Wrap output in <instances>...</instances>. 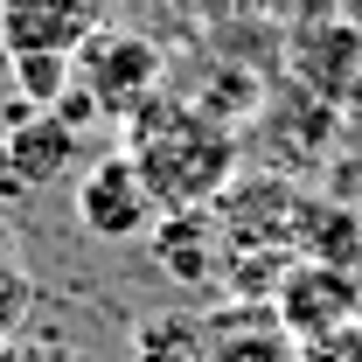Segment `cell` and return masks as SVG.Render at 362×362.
<instances>
[{
	"label": "cell",
	"mask_w": 362,
	"mask_h": 362,
	"mask_svg": "<svg viewBox=\"0 0 362 362\" xmlns=\"http://www.w3.org/2000/svg\"><path fill=\"white\" fill-rule=\"evenodd\" d=\"M119 139L139 160V175H146L160 209H209L244 168L237 126L223 112H209L202 98H175V90H153L119 126Z\"/></svg>",
	"instance_id": "6da1fadb"
},
{
	"label": "cell",
	"mask_w": 362,
	"mask_h": 362,
	"mask_svg": "<svg viewBox=\"0 0 362 362\" xmlns=\"http://www.w3.org/2000/svg\"><path fill=\"white\" fill-rule=\"evenodd\" d=\"M160 77H168V49L153 42L146 28H126V21H105V28L70 56V84L84 90L90 112L112 119V126H126L153 90H168Z\"/></svg>",
	"instance_id": "7a4b0ae2"
},
{
	"label": "cell",
	"mask_w": 362,
	"mask_h": 362,
	"mask_svg": "<svg viewBox=\"0 0 362 362\" xmlns=\"http://www.w3.org/2000/svg\"><path fill=\"white\" fill-rule=\"evenodd\" d=\"M70 209H77V230L90 244H146L153 223H160V202H153V188H146V175H139V160L126 146L98 153L77 175Z\"/></svg>",
	"instance_id": "3957f363"
},
{
	"label": "cell",
	"mask_w": 362,
	"mask_h": 362,
	"mask_svg": "<svg viewBox=\"0 0 362 362\" xmlns=\"http://www.w3.org/2000/svg\"><path fill=\"white\" fill-rule=\"evenodd\" d=\"M286 70L320 105H362V14L349 7H307L286 35Z\"/></svg>",
	"instance_id": "277c9868"
},
{
	"label": "cell",
	"mask_w": 362,
	"mask_h": 362,
	"mask_svg": "<svg viewBox=\"0 0 362 362\" xmlns=\"http://www.w3.org/2000/svg\"><path fill=\"white\" fill-rule=\"evenodd\" d=\"M265 314L293 334V341H320L334 327H349L362 314V272L356 265H327V258H293L272 279Z\"/></svg>",
	"instance_id": "5b68a950"
},
{
	"label": "cell",
	"mask_w": 362,
	"mask_h": 362,
	"mask_svg": "<svg viewBox=\"0 0 362 362\" xmlns=\"http://www.w3.org/2000/svg\"><path fill=\"white\" fill-rule=\"evenodd\" d=\"M84 168V126L63 105H28L7 133H0V181L7 188H56Z\"/></svg>",
	"instance_id": "8992f818"
},
{
	"label": "cell",
	"mask_w": 362,
	"mask_h": 362,
	"mask_svg": "<svg viewBox=\"0 0 362 362\" xmlns=\"http://www.w3.org/2000/svg\"><path fill=\"white\" fill-rule=\"evenodd\" d=\"M223 223L230 251H293V223H300V188L279 175H244L230 181L223 195L209 202Z\"/></svg>",
	"instance_id": "52a82bcc"
},
{
	"label": "cell",
	"mask_w": 362,
	"mask_h": 362,
	"mask_svg": "<svg viewBox=\"0 0 362 362\" xmlns=\"http://www.w3.org/2000/svg\"><path fill=\"white\" fill-rule=\"evenodd\" d=\"M112 21V0H0L7 56H77Z\"/></svg>",
	"instance_id": "ba28073f"
},
{
	"label": "cell",
	"mask_w": 362,
	"mask_h": 362,
	"mask_svg": "<svg viewBox=\"0 0 362 362\" xmlns=\"http://www.w3.org/2000/svg\"><path fill=\"white\" fill-rule=\"evenodd\" d=\"M146 251H153V265L168 272L175 286H188V293L216 286L230 272V237H223V223H216V209H160Z\"/></svg>",
	"instance_id": "9c48e42d"
},
{
	"label": "cell",
	"mask_w": 362,
	"mask_h": 362,
	"mask_svg": "<svg viewBox=\"0 0 362 362\" xmlns=\"http://www.w3.org/2000/svg\"><path fill=\"white\" fill-rule=\"evenodd\" d=\"M293 251L300 258H327V265H362V209L349 195H300V223H293Z\"/></svg>",
	"instance_id": "30bf717a"
},
{
	"label": "cell",
	"mask_w": 362,
	"mask_h": 362,
	"mask_svg": "<svg viewBox=\"0 0 362 362\" xmlns=\"http://www.w3.org/2000/svg\"><path fill=\"white\" fill-rule=\"evenodd\" d=\"M202 362H300V341L279 327V320H237V327H216L202 341Z\"/></svg>",
	"instance_id": "8fae6325"
},
{
	"label": "cell",
	"mask_w": 362,
	"mask_h": 362,
	"mask_svg": "<svg viewBox=\"0 0 362 362\" xmlns=\"http://www.w3.org/2000/svg\"><path fill=\"white\" fill-rule=\"evenodd\" d=\"M35 300H42V286H35V265H28V251H21L14 223H0V341H14V334L28 327Z\"/></svg>",
	"instance_id": "7c38bea8"
},
{
	"label": "cell",
	"mask_w": 362,
	"mask_h": 362,
	"mask_svg": "<svg viewBox=\"0 0 362 362\" xmlns=\"http://www.w3.org/2000/svg\"><path fill=\"white\" fill-rule=\"evenodd\" d=\"M202 327L181 314H153L133 327V362H202Z\"/></svg>",
	"instance_id": "4fadbf2b"
},
{
	"label": "cell",
	"mask_w": 362,
	"mask_h": 362,
	"mask_svg": "<svg viewBox=\"0 0 362 362\" xmlns=\"http://www.w3.org/2000/svg\"><path fill=\"white\" fill-rule=\"evenodd\" d=\"M300 362H362V320L320 334V341H300Z\"/></svg>",
	"instance_id": "5bb4252c"
},
{
	"label": "cell",
	"mask_w": 362,
	"mask_h": 362,
	"mask_svg": "<svg viewBox=\"0 0 362 362\" xmlns=\"http://www.w3.org/2000/svg\"><path fill=\"white\" fill-rule=\"evenodd\" d=\"M0 77H7V42H0Z\"/></svg>",
	"instance_id": "9a60e30c"
},
{
	"label": "cell",
	"mask_w": 362,
	"mask_h": 362,
	"mask_svg": "<svg viewBox=\"0 0 362 362\" xmlns=\"http://www.w3.org/2000/svg\"><path fill=\"white\" fill-rule=\"evenodd\" d=\"M356 320H362V314H356Z\"/></svg>",
	"instance_id": "2e32d148"
}]
</instances>
